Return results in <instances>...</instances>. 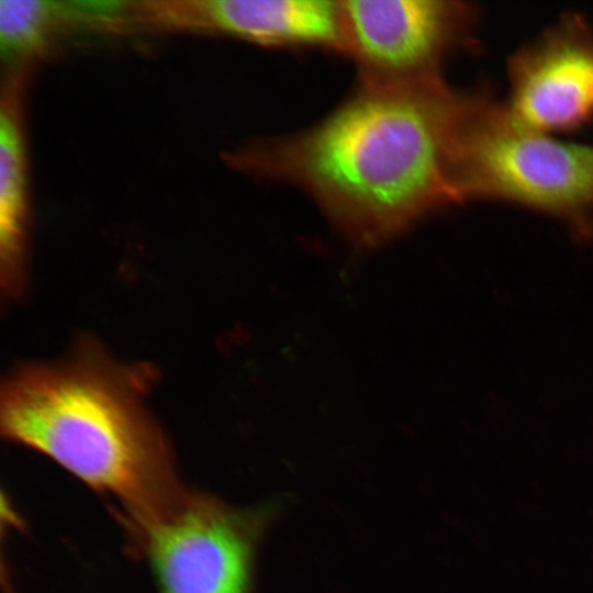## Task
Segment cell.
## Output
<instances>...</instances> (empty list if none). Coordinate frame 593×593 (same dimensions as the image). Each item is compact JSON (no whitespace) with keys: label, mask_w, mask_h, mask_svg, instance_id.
I'll use <instances>...</instances> for the list:
<instances>
[{"label":"cell","mask_w":593,"mask_h":593,"mask_svg":"<svg viewBox=\"0 0 593 593\" xmlns=\"http://www.w3.org/2000/svg\"><path fill=\"white\" fill-rule=\"evenodd\" d=\"M271 513L187 491L131 547L147 559L157 593H254L255 557Z\"/></svg>","instance_id":"cell-4"},{"label":"cell","mask_w":593,"mask_h":593,"mask_svg":"<svg viewBox=\"0 0 593 593\" xmlns=\"http://www.w3.org/2000/svg\"><path fill=\"white\" fill-rule=\"evenodd\" d=\"M451 180L457 203L493 201L593 233V144L525 128L483 90L462 91Z\"/></svg>","instance_id":"cell-3"},{"label":"cell","mask_w":593,"mask_h":593,"mask_svg":"<svg viewBox=\"0 0 593 593\" xmlns=\"http://www.w3.org/2000/svg\"><path fill=\"white\" fill-rule=\"evenodd\" d=\"M197 4L208 25L260 45L344 52L339 1L209 0Z\"/></svg>","instance_id":"cell-7"},{"label":"cell","mask_w":593,"mask_h":593,"mask_svg":"<svg viewBox=\"0 0 593 593\" xmlns=\"http://www.w3.org/2000/svg\"><path fill=\"white\" fill-rule=\"evenodd\" d=\"M19 133L5 113L0 119L1 289L10 300L21 296L26 272L22 253L23 164Z\"/></svg>","instance_id":"cell-8"},{"label":"cell","mask_w":593,"mask_h":593,"mask_svg":"<svg viewBox=\"0 0 593 593\" xmlns=\"http://www.w3.org/2000/svg\"><path fill=\"white\" fill-rule=\"evenodd\" d=\"M462 91L441 78L369 85L304 131L243 160L304 191L353 240L373 246L456 204L451 153Z\"/></svg>","instance_id":"cell-1"},{"label":"cell","mask_w":593,"mask_h":593,"mask_svg":"<svg viewBox=\"0 0 593 593\" xmlns=\"http://www.w3.org/2000/svg\"><path fill=\"white\" fill-rule=\"evenodd\" d=\"M344 52L359 82L412 85L441 78L443 64L478 43L479 12L455 0H345Z\"/></svg>","instance_id":"cell-5"},{"label":"cell","mask_w":593,"mask_h":593,"mask_svg":"<svg viewBox=\"0 0 593 593\" xmlns=\"http://www.w3.org/2000/svg\"><path fill=\"white\" fill-rule=\"evenodd\" d=\"M66 16L64 2L0 1V51L13 59L37 46L56 18Z\"/></svg>","instance_id":"cell-9"},{"label":"cell","mask_w":593,"mask_h":593,"mask_svg":"<svg viewBox=\"0 0 593 593\" xmlns=\"http://www.w3.org/2000/svg\"><path fill=\"white\" fill-rule=\"evenodd\" d=\"M148 378L85 340L60 360L19 366L0 392L3 437L113 501L130 539L169 514L187 492L146 404Z\"/></svg>","instance_id":"cell-2"},{"label":"cell","mask_w":593,"mask_h":593,"mask_svg":"<svg viewBox=\"0 0 593 593\" xmlns=\"http://www.w3.org/2000/svg\"><path fill=\"white\" fill-rule=\"evenodd\" d=\"M503 107L518 125L563 135L593 123V26L579 13L562 15L507 61Z\"/></svg>","instance_id":"cell-6"}]
</instances>
